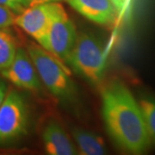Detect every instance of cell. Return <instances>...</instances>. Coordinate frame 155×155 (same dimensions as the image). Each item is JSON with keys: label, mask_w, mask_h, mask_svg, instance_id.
Masks as SVG:
<instances>
[{"label": "cell", "mask_w": 155, "mask_h": 155, "mask_svg": "<svg viewBox=\"0 0 155 155\" xmlns=\"http://www.w3.org/2000/svg\"><path fill=\"white\" fill-rule=\"evenodd\" d=\"M102 115L107 132L120 148L143 154L152 144L143 116L131 91L119 80L102 90Z\"/></svg>", "instance_id": "6da1fadb"}, {"label": "cell", "mask_w": 155, "mask_h": 155, "mask_svg": "<svg viewBox=\"0 0 155 155\" xmlns=\"http://www.w3.org/2000/svg\"><path fill=\"white\" fill-rule=\"evenodd\" d=\"M28 55L33 61L44 86L65 107L77 105L78 91L70 78V72L55 56L43 48L28 45Z\"/></svg>", "instance_id": "7a4b0ae2"}, {"label": "cell", "mask_w": 155, "mask_h": 155, "mask_svg": "<svg viewBox=\"0 0 155 155\" xmlns=\"http://www.w3.org/2000/svg\"><path fill=\"white\" fill-rule=\"evenodd\" d=\"M65 63L90 84H98L105 71L104 48L93 34L80 32Z\"/></svg>", "instance_id": "3957f363"}, {"label": "cell", "mask_w": 155, "mask_h": 155, "mask_svg": "<svg viewBox=\"0 0 155 155\" xmlns=\"http://www.w3.org/2000/svg\"><path fill=\"white\" fill-rule=\"evenodd\" d=\"M28 109L24 97L16 91L5 95L0 106V145L20 138L27 133Z\"/></svg>", "instance_id": "277c9868"}, {"label": "cell", "mask_w": 155, "mask_h": 155, "mask_svg": "<svg viewBox=\"0 0 155 155\" xmlns=\"http://www.w3.org/2000/svg\"><path fill=\"white\" fill-rule=\"evenodd\" d=\"M66 14L63 6L58 3H34L18 14L14 23L41 44L54 21Z\"/></svg>", "instance_id": "5b68a950"}, {"label": "cell", "mask_w": 155, "mask_h": 155, "mask_svg": "<svg viewBox=\"0 0 155 155\" xmlns=\"http://www.w3.org/2000/svg\"><path fill=\"white\" fill-rule=\"evenodd\" d=\"M77 30L67 15L55 19L40 46L61 62H66L75 44Z\"/></svg>", "instance_id": "8992f818"}, {"label": "cell", "mask_w": 155, "mask_h": 155, "mask_svg": "<svg viewBox=\"0 0 155 155\" xmlns=\"http://www.w3.org/2000/svg\"><path fill=\"white\" fill-rule=\"evenodd\" d=\"M2 75L17 87L28 91L41 90V81L27 50L17 48L11 65L3 70Z\"/></svg>", "instance_id": "52a82bcc"}, {"label": "cell", "mask_w": 155, "mask_h": 155, "mask_svg": "<svg viewBox=\"0 0 155 155\" xmlns=\"http://www.w3.org/2000/svg\"><path fill=\"white\" fill-rule=\"evenodd\" d=\"M72 8L91 22L101 25L114 23L117 11L110 0H66Z\"/></svg>", "instance_id": "ba28073f"}, {"label": "cell", "mask_w": 155, "mask_h": 155, "mask_svg": "<svg viewBox=\"0 0 155 155\" xmlns=\"http://www.w3.org/2000/svg\"><path fill=\"white\" fill-rule=\"evenodd\" d=\"M42 140L46 153L50 155H75L78 150L67 132L55 120H50L42 131Z\"/></svg>", "instance_id": "9c48e42d"}, {"label": "cell", "mask_w": 155, "mask_h": 155, "mask_svg": "<svg viewBox=\"0 0 155 155\" xmlns=\"http://www.w3.org/2000/svg\"><path fill=\"white\" fill-rule=\"evenodd\" d=\"M72 133L78 147V153L84 155H103L107 153L104 140L93 132L75 127L72 129Z\"/></svg>", "instance_id": "30bf717a"}, {"label": "cell", "mask_w": 155, "mask_h": 155, "mask_svg": "<svg viewBox=\"0 0 155 155\" xmlns=\"http://www.w3.org/2000/svg\"><path fill=\"white\" fill-rule=\"evenodd\" d=\"M138 103L151 142L155 145V96L143 95L140 97Z\"/></svg>", "instance_id": "8fae6325"}, {"label": "cell", "mask_w": 155, "mask_h": 155, "mask_svg": "<svg viewBox=\"0 0 155 155\" xmlns=\"http://www.w3.org/2000/svg\"><path fill=\"white\" fill-rule=\"evenodd\" d=\"M17 52L16 42L11 34L0 29V72L12 63Z\"/></svg>", "instance_id": "7c38bea8"}, {"label": "cell", "mask_w": 155, "mask_h": 155, "mask_svg": "<svg viewBox=\"0 0 155 155\" xmlns=\"http://www.w3.org/2000/svg\"><path fill=\"white\" fill-rule=\"evenodd\" d=\"M34 3H35V0H0V5L7 7L17 15L22 13Z\"/></svg>", "instance_id": "4fadbf2b"}, {"label": "cell", "mask_w": 155, "mask_h": 155, "mask_svg": "<svg viewBox=\"0 0 155 155\" xmlns=\"http://www.w3.org/2000/svg\"><path fill=\"white\" fill-rule=\"evenodd\" d=\"M15 13L7 7L0 5V29L11 26L15 22Z\"/></svg>", "instance_id": "5bb4252c"}, {"label": "cell", "mask_w": 155, "mask_h": 155, "mask_svg": "<svg viewBox=\"0 0 155 155\" xmlns=\"http://www.w3.org/2000/svg\"><path fill=\"white\" fill-rule=\"evenodd\" d=\"M110 1L114 5L117 11V14L119 16H123L125 15V13H127L130 4V0H110Z\"/></svg>", "instance_id": "9a60e30c"}, {"label": "cell", "mask_w": 155, "mask_h": 155, "mask_svg": "<svg viewBox=\"0 0 155 155\" xmlns=\"http://www.w3.org/2000/svg\"><path fill=\"white\" fill-rule=\"evenodd\" d=\"M6 92H7V87H6L5 83L0 79V106L5 99Z\"/></svg>", "instance_id": "2e32d148"}, {"label": "cell", "mask_w": 155, "mask_h": 155, "mask_svg": "<svg viewBox=\"0 0 155 155\" xmlns=\"http://www.w3.org/2000/svg\"><path fill=\"white\" fill-rule=\"evenodd\" d=\"M35 3H41V2H54L57 0H35Z\"/></svg>", "instance_id": "e0dca14e"}]
</instances>
